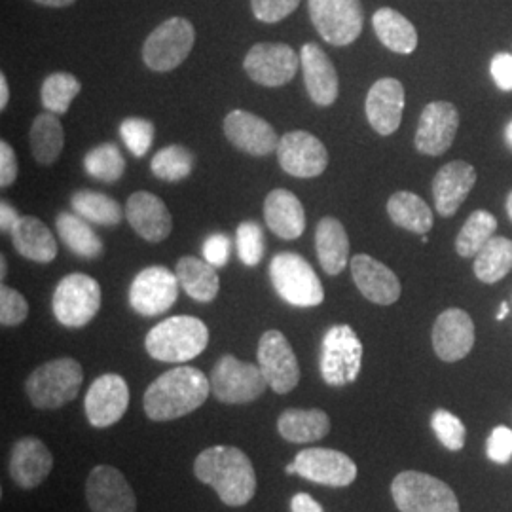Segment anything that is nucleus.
I'll list each match as a JSON object with an SVG mask.
<instances>
[{
    "label": "nucleus",
    "instance_id": "f257e3e1",
    "mask_svg": "<svg viewBox=\"0 0 512 512\" xmlns=\"http://www.w3.org/2000/svg\"><path fill=\"white\" fill-rule=\"evenodd\" d=\"M196 478L211 486L228 507H243L256 494L251 459L236 446H211L194 461Z\"/></svg>",
    "mask_w": 512,
    "mask_h": 512
},
{
    "label": "nucleus",
    "instance_id": "f03ea898",
    "mask_svg": "<svg viewBox=\"0 0 512 512\" xmlns=\"http://www.w3.org/2000/svg\"><path fill=\"white\" fill-rule=\"evenodd\" d=\"M211 393V382L194 366L167 370L148 385L143 397L145 414L152 421L179 420L196 412Z\"/></svg>",
    "mask_w": 512,
    "mask_h": 512
},
{
    "label": "nucleus",
    "instance_id": "7ed1b4c3",
    "mask_svg": "<svg viewBox=\"0 0 512 512\" xmlns=\"http://www.w3.org/2000/svg\"><path fill=\"white\" fill-rule=\"evenodd\" d=\"M209 344V329L202 319L175 315L150 330L145 338L147 353L162 363H186L196 359Z\"/></svg>",
    "mask_w": 512,
    "mask_h": 512
},
{
    "label": "nucleus",
    "instance_id": "20e7f679",
    "mask_svg": "<svg viewBox=\"0 0 512 512\" xmlns=\"http://www.w3.org/2000/svg\"><path fill=\"white\" fill-rule=\"evenodd\" d=\"M84 382V370L71 357L38 366L25 382V393L38 410H57L74 401Z\"/></svg>",
    "mask_w": 512,
    "mask_h": 512
},
{
    "label": "nucleus",
    "instance_id": "39448f33",
    "mask_svg": "<svg viewBox=\"0 0 512 512\" xmlns=\"http://www.w3.org/2000/svg\"><path fill=\"white\" fill-rule=\"evenodd\" d=\"M391 495L401 512H459L454 490L435 476L404 471L395 476Z\"/></svg>",
    "mask_w": 512,
    "mask_h": 512
},
{
    "label": "nucleus",
    "instance_id": "423d86ee",
    "mask_svg": "<svg viewBox=\"0 0 512 512\" xmlns=\"http://www.w3.org/2000/svg\"><path fill=\"white\" fill-rule=\"evenodd\" d=\"M270 277L277 294L296 308H315L325 300L321 279L304 256L279 253L272 258Z\"/></svg>",
    "mask_w": 512,
    "mask_h": 512
},
{
    "label": "nucleus",
    "instance_id": "0eeeda50",
    "mask_svg": "<svg viewBox=\"0 0 512 512\" xmlns=\"http://www.w3.org/2000/svg\"><path fill=\"white\" fill-rule=\"evenodd\" d=\"M363 365V344L349 325L327 330L321 346V376L330 387L353 384Z\"/></svg>",
    "mask_w": 512,
    "mask_h": 512
},
{
    "label": "nucleus",
    "instance_id": "6e6552de",
    "mask_svg": "<svg viewBox=\"0 0 512 512\" xmlns=\"http://www.w3.org/2000/svg\"><path fill=\"white\" fill-rule=\"evenodd\" d=\"M55 319L69 329L86 327L101 310V287L86 274L63 277L52 296Z\"/></svg>",
    "mask_w": 512,
    "mask_h": 512
},
{
    "label": "nucleus",
    "instance_id": "1a4fd4ad",
    "mask_svg": "<svg viewBox=\"0 0 512 512\" xmlns=\"http://www.w3.org/2000/svg\"><path fill=\"white\" fill-rule=\"evenodd\" d=\"M194 25L184 18H171L160 23L145 40L143 61L156 73L177 69L194 48Z\"/></svg>",
    "mask_w": 512,
    "mask_h": 512
},
{
    "label": "nucleus",
    "instance_id": "9d476101",
    "mask_svg": "<svg viewBox=\"0 0 512 512\" xmlns=\"http://www.w3.org/2000/svg\"><path fill=\"white\" fill-rule=\"evenodd\" d=\"M211 393L224 404H247L266 391L260 366L243 363L234 355H224L211 370Z\"/></svg>",
    "mask_w": 512,
    "mask_h": 512
},
{
    "label": "nucleus",
    "instance_id": "9b49d317",
    "mask_svg": "<svg viewBox=\"0 0 512 512\" xmlns=\"http://www.w3.org/2000/svg\"><path fill=\"white\" fill-rule=\"evenodd\" d=\"M311 23L332 46H348L363 33L361 0H308Z\"/></svg>",
    "mask_w": 512,
    "mask_h": 512
},
{
    "label": "nucleus",
    "instance_id": "f8f14e48",
    "mask_svg": "<svg viewBox=\"0 0 512 512\" xmlns=\"http://www.w3.org/2000/svg\"><path fill=\"white\" fill-rule=\"evenodd\" d=\"M258 366L277 395H287L300 382V366L293 346L281 330H266L256 351Z\"/></svg>",
    "mask_w": 512,
    "mask_h": 512
},
{
    "label": "nucleus",
    "instance_id": "ddd939ff",
    "mask_svg": "<svg viewBox=\"0 0 512 512\" xmlns=\"http://www.w3.org/2000/svg\"><path fill=\"white\" fill-rule=\"evenodd\" d=\"M179 285L177 274L165 266H150L133 279L129 287V304L139 315H162L177 302Z\"/></svg>",
    "mask_w": 512,
    "mask_h": 512
},
{
    "label": "nucleus",
    "instance_id": "4468645a",
    "mask_svg": "<svg viewBox=\"0 0 512 512\" xmlns=\"http://www.w3.org/2000/svg\"><path fill=\"white\" fill-rule=\"evenodd\" d=\"M300 57L287 44L260 42L255 44L243 61V69L251 80L266 88H279L293 80Z\"/></svg>",
    "mask_w": 512,
    "mask_h": 512
},
{
    "label": "nucleus",
    "instance_id": "2eb2a0df",
    "mask_svg": "<svg viewBox=\"0 0 512 512\" xmlns=\"http://www.w3.org/2000/svg\"><path fill=\"white\" fill-rule=\"evenodd\" d=\"M294 465L296 475L330 488H346L357 478L355 461L332 448H306L298 452Z\"/></svg>",
    "mask_w": 512,
    "mask_h": 512
},
{
    "label": "nucleus",
    "instance_id": "dca6fc26",
    "mask_svg": "<svg viewBox=\"0 0 512 512\" xmlns=\"http://www.w3.org/2000/svg\"><path fill=\"white\" fill-rule=\"evenodd\" d=\"M277 160L285 173L298 179H313L327 169L329 152L308 131H291L279 139Z\"/></svg>",
    "mask_w": 512,
    "mask_h": 512
},
{
    "label": "nucleus",
    "instance_id": "f3484780",
    "mask_svg": "<svg viewBox=\"0 0 512 512\" xmlns=\"http://www.w3.org/2000/svg\"><path fill=\"white\" fill-rule=\"evenodd\" d=\"M86 499L92 512H135L137 497L122 471L97 465L86 480Z\"/></svg>",
    "mask_w": 512,
    "mask_h": 512
},
{
    "label": "nucleus",
    "instance_id": "a211bd4d",
    "mask_svg": "<svg viewBox=\"0 0 512 512\" xmlns=\"http://www.w3.org/2000/svg\"><path fill=\"white\" fill-rule=\"evenodd\" d=\"M129 406L128 382L120 374H103L88 389L84 410L88 421L105 429L124 418Z\"/></svg>",
    "mask_w": 512,
    "mask_h": 512
},
{
    "label": "nucleus",
    "instance_id": "6ab92c4d",
    "mask_svg": "<svg viewBox=\"0 0 512 512\" xmlns=\"http://www.w3.org/2000/svg\"><path fill=\"white\" fill-rule=\"evenodd\" d=\"M458 128V109L448 101H433L421 112L414 145L425 156H442L452 147Z\"/></svg>",
    "mask_w": 512,
    "mask_h": 512
},
{
    "label": "nucleus",
    "instance_id": "aec40b11",
    "mask_svg": "<svg viewBox=\"0 0 512 512\" xmlns=\"http://www.w3.org/2000/svg\"><path fill=\"white\" fill-rule=\"evenodd\" d=\"M431 338L440 361L458 363L475 346V323L467 311L450 308L437 317Z\"/></svg>",
    "mask_w": 512,
    "mask_h": 512
},
{
    "label": "nucleus",
    "instance_id": "412c9836",
    "mask_svg": "<svg viewBox=\"0 0 512 512\" xmlns=\"http://www.w3.org/2000/svg\"><path fill=\"white\" fill-rule=\"evenodd\" d=\"M224 135L234 147L258 158L270 156L279 147L272 124L247 110H232L224 118Z\"/></svg>",
    "mask_w": 512,
    "mask_h": 512
},
{
    "label": "nucleus",
    "instance_id": "4be33fe9",
    "mask_svg": "<svg viewBox=\"0 0 512 512\" xmlns=\"http://www.w3.org/2000/svg\"><path fill=\"white\" fill-rule=\"evenodd\" d=\"M404 86L397 78H380L366 95V118L380 135H393L403 120Z\"/></svg>",
    "mask_w": 512,
    "mask_h": 512
},
{
    "label": "nucleus",
    "instance_id": "5701e85b",
    "mask_svg": "<svg viewBox=\"0 0 512 512\" xmlns=\"http://www.w3.org/2000/svg\"><path fill=\"white\" fill-rule=\"evenodd\" d=\"M351 275L357 289L366 300L378 306H391L401 296V281L393 270H389L380 260L368 255L351 258Z\"/></svg>",
    "mask_w": 512,
    "mask_h": 512
},
{
    "label": "nucleus",
    "instance_id": "b1692460",
    "mask_svg": "<svg viewBox=\"0 0 512 512\" xmlns=\"http://www.w3.org/2000/svg\"><path fill=\"white\" fill-rule=\"evenodd\" d=\"M54 469V456L37 437L19 439L10 456L8 471L12 480L23 490L38 488Z\"/></svg>",
    "mask_w": 512,
    "mask_h": 512
},
{
    "label": "nucleus",
    "instance_id": "393cba45",
    "mask_svg": "<svg viewBox=\"0 0 512 512\" xmlns=\"http://www.w3.org/2000/svg\"><path fill=\"white\" fill-rule=\"evenodd\" d=\"M300 63L311 101L319 107L334 105L340 92V82L329 55L323 52V48L310 42L300 50Z\"/></svg>",
    "mask_w": 512,
    "mask_h": 512
},
{
    "label": "nucleus",
    "instance_id": "a878e982",
    "mask_svg": "<svg viewBox=\"0 0 512 512\" xmlns=\"http://www.w3.org/2000/svg\"><path fill=\"white\" fill-rule=\"evenodd\" d=\"M126 217L131 228L150 243H160L169 238L173 219L165 203L150 192H135L129 196Z\"/></svg>",
    "mask_w": 512,
    "mask_h": 512
},
{
    "label": "nucleus",
    "instance_id": "bb28decb",
    "mask_svg": "<svg viewBox=\"0 0 512 512\" xmlns=\"http://www.w3.org/2000/svg\"><path fill=\"white\" fill-rule=\"evenodd\" d=\"M476 183V169L465 162L442 165L433 181V198L440 217H454Z\"/></svg>",
    "mask_w": 512,
    "mask_h": 512
},
{
    "label": "nucleus",
    "instance_id": "cd10ccee",
    "mask_svg": "<svg viewBox=\"0 0 512 512\" xmlns=\"http://www.w3.org/2000/svg\"><path fill=\"white\" fill-rule=\"evenodd\" d=\"M264 219L277 238L298 239L306 230V211L293 192L275 188L264 200Z\"/></svg>",
    "mask_w": 512,
    "mask_h": 512
},
{
    "label": "nucleus",
    "instance_id": "c85d7f7f",
    "mask_svg": "<svg viewBox=\"0 0 512 512\" xmlns=\"http://www.w3.org/2000/svg\"><path fill=\"white\" fill-rule=\"evenodd\" d=\"M10 236L16 251L23 258L38 264L54 262L57 256V241L50 228L37 217H19Z\"/></svg>",
    "mask_w": 512,
    "mask_h": 512
},
{
    "label": "nucleus",
    "instance_id": "c756f323",
    "mask_svg": "<svg viewBox=\"0 0 512 512\" xmlns=\"http://www.w3.org/2000/svg\"><path fill=\"white\" fill-rule=\"evenodd\" d=\"M315 251L321 268L329 275L344 272L349 262V238L344 224L334 217L319 220L315 230Z\"/></svg>",
    "mask_w": 512,
    "mask_h": 512
},
{
    "label": "nucleus",
    "instance_id": "7c9ffc66",
    "mask_svg": "<svg viewBox=\"0 0 512 512\" xmlns=\"http://www.w3.org/2000/svg\"><path fill=\"white\" fill-rule=\"evenodd\" d=\"M277 431L293 444H308L325 439L330 433V418L319 408H289L277 420Z\"/></svg>",
    "mask_w": 512,
    "mask_h": 512
},
{
    "label": "nucleus",
    "instance_id": "2f4dec72",
    "mask_svg": "<svg viewBox=\"0 0 512 512\" xmlns=\"http://www.w3.org/2000/svg\"><path fill=\"white\" fill-rule=\"evenodd\" d=\"M372 27L385 48L395 54L410 55L418 48L416 27L393 8H380L372 18Z\"/></svg>",
    "mask_w": 512,
    "mask_h": 512
},
{
    "label": "nucleus",
    "instance_id": "473e14b6",
    "mask_svg": "<svg viewBox=\"0 0 512 512\" xmlns=\"http://www.w3.org/2000/svg\"><path fill=\"white\" fill-rule=\"evenodd\" d=\"M175 274L179 277L184 293L198 302H213L219 294V275L215 266H211L207 260H200L196 256H183L177 262Z\"/></svg>",
    "mask_w": 512,
    "mask_h": 512
},
{
    "label": "nucleus",
    "instance_id": "72a5a7b5",
    "mask_svg": "<svg viewBox=\"0 0 512 512\" xmlns=\"http://www.w3.org/2000/svg\"><path fill=\"white\" fill-rule=\"evenodd\" d=\"M387 213L391 220L412 234L425 236L433 228V211L420 196L412 192H395L387 202Z\"/></svg>",
    "mask_w": 512,
    "mask_h": 512
},
{
    "label": "nucleus",
    "instance_id": "f704fd0d",
    "mask_svg": "<svg viewBox=\"0 0 512 512\" xmlns=\"http://www.w3.org/2000/svg\"><path fill=\"white\" fill-rule=\"evenodd\" d=\"M31 150L38 164L52 165L65 147V131L54 112L38 114L29 131Z\"/></svg>",
    "mask_w": 512,
    "mask_h": 512
},
{
    "label": "nucleus",
    "instance_id": "c9c22d12",
    "mask_svg": "<svg viewBox=\"0 0 512 512\" xmlns=\"http://www.w3.org/2000/svg\"><path fill=\"white\" fill-rule=\"evenodd\" d=\"M55 228L59 238L82 258H97L103 253V241L93 232L90 222L73 213H59L55 220Z\"/></svg>",
    "mask_w": 512,
    "mask_h": 512
},
{
    "label": "nucleus",
    "instance_id": "e433bc0d",
    "mask_svg": "<svg viewBox=\"0 0 512 512\" xmlns=\"http://www.w3.org/2000/svg\"><path fill=\"white\" fill-rule=\"evenodd\" d=\"M74 213L99 226H118L124 217L120 203L93 190H78L71 198Z\"/></svg>",
    "mask_w": 512,
    "mask_h": 512
},
{
    "label": "nucleus",
    "instance_id": "4c0bfd02",
    "mask_svg": "<svg viewBox=\"0 0 512 512\" xmlns=\"http://www.w3.org/2000/svg\"><path fill=\"white\" fill-rule=\"evenodd\" d=\"M512 270V241L492 238L475 256V275L488 285L501 281Z\"/></svg>",
    "mask_w": 512,
    "mask_h": 512
},
{
    "label": "nucleus",
    "instance_id": "58836bf2",
    "mask_svg": "<svg viewBox=\"0 0 512 512\" xmlns=\"http://www.w3.org/2000/svg\"><path fill=\"white\" fill-rule=\"evenodd\" d=\"M495 230H497V220L490 211H475L469 215L467 222L463 224V228L459 230L458 239H456V251L463 258H471L476 256L484 245L495 238Z\"/></svg>",
    "mask_w": 512,
    "mask_h": 512
},
{
    "label": "nucleus",
    "instance_id": "ea45409f",
    "mask_svg": "<svg viewBox=\"0 0 512 512\" xmlns=\"http://www.w3.org/2000/svg\"><path fill=\"white\" fill-rule=\"evenodd\" d=\"M86 173L103 183H116L122 179L126 171V160L120 152V148L112 143H105L92 148L84 158Z\"/></svg>",
    "mask_w": 512,
    "mask_h": 512
},
{
    "label": "nucleus",
    "instance_id": "a19ab883",
    "mask_svg": "<svg viewBox=\"0 0 512 512\" xmlns=\"http://www.w3.org/2000/svg\"><path fill=\"white\" fill-rule=\"evenodd\" d=\"M152 173L165 183H177L186 179L194 169V156L183 145H169L162 148L150 164Z\"/></svg>",
    "mask_w": 512,
    "mask_h": 512
},
{
    "label": "nucleus",
    "instance_id": "79ce46f5",
    "mask_svg": "<svg viewBox=\"0 0 512 512\" xmlns=\"http://www.w3.org/2000/svg\"><path fill=\"white\" fill-rule=\"evenodd\" d=\"M80 90H82V84L73 74L54 73L44 80L42 90H40V99H42L44 109L48 112L65 114Z\"/></svg>",
    "mask_w": 512,
    "mask_h": 512
},
{
    "label": "nucleus",
    "instance_id": "37998d69",
    "mask_svg": "<svg viewBox=\"0 0 512 512\" xmlns=\"http://www.w3.org/2000/svg\"><path fill=\"white\" fill-rule=\"evenodd\" d=\"M236 247H238L239 260L245 266H258L266 249L260 224H256L253 220L241 222L236 232Z\"/></svg>",
    "mask_w": 512,
    "mask_h": 512
},
{
    "label": "nucleus",
    "instance_id": "c03bdc74",
    "mask_svg": "<svg viewBox=\"0 0 512 512\" xmlns=\"http://www.w3.org/2000/svg\"><path fill=\"white\" fill-rule=\"evenodd\" d=\"M431 427L444 448H448L452 452H459L465 446L467 429H465L463 421L459 420L458 416H454L452 412L439 408L431 418Z\"/></svg>",
    "mask_w": 512,
    "mask_h": 512
},
{
    "label": "nucleus",
    "instance_id": "a18cd8bd",
    "mask_svg": "<svg viewBox=\"0 0 512 512\" xmlns=\"http://www.w3.org/2000/svg\"><path fill=\"white\" fill-rule=\"evenodd\" d=\"M120 137L135 158H143L154 141V124L145 118H126L120 126Z\"/></svg>",
    "mask_w": 512,
    "mask_h": 512
},
{
    "label": "nucleus",
    "instance_id": "49530a36",
    "mask_svg": "<svg viewBox=\"0 0 512 512\" xmlns=\"http://www.w3.org/2000/svg\"><path fill=\"white\" fill-rule=\"evenodd\" d=\"M29 315V304L16 289L0 287V323L2 327H18Z\"/></svg>",
    "mask_w": 512,
    "mask_h": 512
},
{
    "label": "nucleus",
    "instance_id": "de8ad7c7",
    "mask_svg": "<svg viewBox=\"0 0 512 512\" xmlns=\"http://www.w3.org/2000/svg\"><path fill=\"white\" fill-rule=\"evenodd\" d=\"M298 4L300 0H251L255 18L264 23H277L291 16Z\"/></svg>",
    "mask_w": 512,
    "mask_h": 512
},
{
    "label": "nucleus",
    "instance_id": "09e8293b",
    "mask_svg": "<svg viewBox=\"0 0 512 512\" xmlns=\"http://www.w3.org/2000/svg\"><path fill=\"white\" fill-rule=\"evenodd\" d=\"M488 458L505 465L512 458V431L509 427H497L488 439Z\"/></svg>",
    "mask_w": 512,
    "mask_h": 512
},
{
    "label": "nucleus",
    "instance_id": "8fccbe9b",
    "mask_svg": "<svg viewBox=\"0 0 512 512\" xmlns=\"http://www.w3.org/2000/svg\"><path fill=\"white\" fill-rule=\"evenodd\" d=\"M230 239L224 234H213L209 238L205 239L203 243V256L205 260L215 266V268H224L228 264V258H230Z\"/></svg>",
    "mask_w": 512,
    "mask_h": 512
},
{
    "label": "nucleus",
    "instance_id": "3c124183",
    "mask_svg": "<svg viewBox=\"0 0 512 512\" xmlns=\"http://www.w3.org/2000/svg\"><path fill=\"white\" fill-rule=\"evenodd\" d=\"M18 177V156L6 141L0 143V186L8 188Z\"/></svg>",
    "mask_w": 512,
    "mask_h": 512
},
{
    "label": "nucleus",
    "instance_id": "603ef678",
    "mask_svg": "<svg viewBox=\"0 0 512 512\" xmlns=\"http://www.w3.org/2000/svg\"><path fill=\"white\" fill-rule=\"evenodd\" d=\"M492 76L499 90L512 92V54H497L492 59Z\"/></svg>",
    "mask_w": 512,
    "mask_h": 512
},
{
    "label": "nucleus",
    "instance_id": "864d4df0",
    "mask_svg": "<svg viewBox=\"0 0 512 512\" xmlns=\"http://www.w3.org/2000/svg\"><path fill=\"white\" fill-rule=\"evenodd\" d=\"M293 512H325L310 494H296L291 501Z\"/></svg>",
    "mask_w": 512,
    "mask_h": 512
},
{
    "label": "nucleus",
    "instance_id": "5fc2aeb1",
    "mask_svg": "<svg viewBox=\"0 0 512 512\" xmlns=\"http://www.w3.org/2000/svg\"><path fill=\"white\" fill-rule=\"evenodd\" d=\"M19 220L18 211L8 202L0 203V228L2 232H12Z\"/></svg>",
    "mask_w": 512,
    "mask_h": 512
},
{
    "label": "nucleus",
    "instance_id": "6e6d98bb",
    "mask_svg": "<svg viewBox=\"0 0 512 512\" xmlns=\"http://www.w3.org/2000/svg\"><path fill=\"white\" fill-rule=\"evenodd\" d=\"M10 101V88H8V80L4 74H0V109L4 110L8 107Z\"/></svg>",
    "mask_w": 512,
    "mask_h": 512
},
{
    "label": "nucleus",
    "instance_id": "4d7b16f0",
    "mask_svg": "<svg viewBox=\"0 0 512 512\" xmlns=\"http://www.w3.org/2000/svg\"><path fill=\"white\" fill-rule=\"evenodd\" d=\"M35 2L42 4V6H50V8H63V6L73 4L76 0H35Z\"/></svg>",
    "mask_w": 512,
    "mask_h": 512
},
{
    "label": "nucleus",
    "instance_id": "13d9d810",
    "mask_svg": "<svg viewBox=\"0 0 512 512\" xmlns=\"http://www.w3.org/2000/svg\"><path fill=\"white\" fill-rule=\"evenodd\" d=\"M507 315H509V304L503 302L501 308H499V313H497V321H503Z\"/></svg>",
    "mask_w": 512,
    "mask_h": 512
},
{
    "label": "nucleus",
    "instance_id": "bf43d9fd",
    "mask_svg": "<svg viewBox=\"0 0 512 512\" xmlns=\"http://www.w3.org/2000/svg\"><path fill=\"white\" fill-rule=\"evenodd\" d=\"M6 270H8L6 256H2V258H0V275H2V279H6Z\"/></svg>",
    "mask_w": 512,
    "mask_h": 512
},
{
    "label": "nucleus",
    "instance_id": "052dcab7",
    "mask_svg": "<svg viewBox=\"0 0 512 512\" xmlns=\"http://www.w3.org/2000/svg\"><path fill=\"white\" fill-rule=\"evenodd\" d=\"M285 473H287V475H296V465H294V461L285 467Z\"/></svg>",
    "mask_w": 512,
    "mask_h": 512
},
{
    "label": "nucleus",
    "instance_id": "680f3d73",
    "mask_svg": "<svg viewBox=\"0 0 512 512\" xmlns=\"http://www.w3.org/2000/svg\"><path fill=\"white\" fill-rule=\"evenodd\" d=\"M507 215L512 220V192L509 194V198H507Z\"/></svg>",
    "mask_w": 512,
    "mask_h": 512
},
{
    "label": "nucleus",
    "instance_id": "e2e57ef3",
    "mask_svg": "<svg viewBox=\"0 0 512 512\" xmlns=\"http://www.w3.org/2000/svg\"><path fill=\"white\" fill-rule=\"evenodd\" d=\"M507 143H509V147L512 148V120L511 124L507 126Z\"/></svg>",
    "mask_w": 512,
    "mask_h": 512
}]
</instances>
